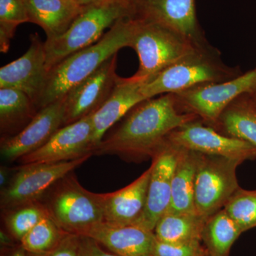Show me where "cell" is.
<instances>
[{
	"mask_svg": "<svg viewBox=\"0 0 256 256\" xmlns=\"http://www.w3.org/2000/svg\"><path fill=\"white\" fill-rule=\"evenodd\" d=\"M242 233L256 227V190L239 188L224 207Z\"/></svg>",
	"mask_w": 256,
	"mask_h": 256,
	"instance_id": "cell-29",
	"label": "cell"
},
{
	"mask_svg": "<svg viewBox=\"0 0 256 256\" xmlns=\"http://www.w3.org/2000/svg\"><path fill=\"white\" fill-rule=\"evenodd\" d=\"M210 127L256 146V104L252 95L244 94L237 98Z\"/></svg>",
	"mask_w": 256,
	"mask_h": 256,
	"instance_id": "cell-21",
	"label": "cell"
},
{
	"mask_svg": "<svg viewBox=\"0 0 256 256\" xmlns=\"http://www.w3.org/2000/svg\"><path fill=\"white\" fill-rule=\"evenodd\" d=\"M78 4L82 6H86V5L92 4V3L97 2L101 1V0H75Z\"/></svg>",
	"mask_w": 256,
	"mask_h": 256,
	"instance_id": "cell-36",
	"label": "cell"
},
{
	"mask_svg": "<svg viewBox=\"0 0 256 256\" xmlns=\"http://www.w3.org/2000/svg\"><path fill=\"white\" fill-rule=\"evenodd\" d=\"M143 84L144 82L132 76L120 77L114 92L105 104L92 114L94 150L112 126L136 106L146 100L141 92Z\"/></svg>",
	"mask_w": 256,
	"mask_h": 256,
	"instance_id": "cell-17",
	"label": "cell"
},
{
	"mask_svg": "<svg viewBox=\"0 0 256 256\" xmlns=\"http://www.w3.org/2000/svg\"><path fill=\"white\" fill-rule=\"evenodd\" d=\"M10 256H30V254L20 246V247L15 248L14 252H12Z\"/></svg>",
	"mask_w": 256,
	"mask_h": 256,
	"instance_id": "cell-35",
	"label": "cell"
},
{
	"mask_svg": "<svg viewBox=\"0 0 256 256\" xmlns=\"http://www.w3.org/2000/svg\"><path fill=\"white\" fill-rule=\"evenodd\" d=\"M84 235L95 239L118 256H151L154 232L136 225L114 226L101 222Z\"/></svg>",
	"mask_w": 256,
	"mask_h": 256,
	"instance_id": "cell-18",
	"label": "cell"
},
{
	"mask_svg": "<svg viewBox=\"0 0 256 256\" xmlns=\"http://www.w3.org/2000/svg\"><path fill=\"white\" fill-rule=\"evenodd\" d=\"M130 18L163 25L197 42H206L197 20L195 0H130Z\"/></svg>",
	"mask_w": 256,
	"mask_h": 256,
	"instance_id": "cell-15",
	"label": "cell"
},
{
	"mask_svg": "<svg viewBox=\"0 0 256 256\" xmlns=\"http://www.w3.org/2000/svg\"><path fill=\"white\" fill-rule=\"evenodd\" d=\"M92 154L60 163L22 164L1 190L2 210L41 201L50 188Z\"/></svg>",
	"mask_w": 256,
	"mask_h": 256,
	"instance_id": "cell-9",
	"label": "cell"
},
{
	"mask_svg": "<svg viewBox=\"0 0 256 256\" xmlns=\"http://www.w3.org/2000/svg\"><path fill=\"white\" fill-rule=\"evenodd\" d=\"M117 60L118 54L112 56L64 96L63 127L92 116L105 104L120 78L116 72Z\"/></svg>",
	"mask_w": 256,
	"mask_h": 256,
	"instance_id": "cell-11",
	"label": "cell"
},
{
	"mask_svg": "<svg viewBox=\"0 0 256 256\" xmlns=\"http://www.w3.org/2000/svg\"><path fill=\"white\" fill-rule=\"evenodd\" d=\"M48 215L46 206L41 201L2 210L8 233L20 242L33 227Z\"/></svg>",
	"mask_w": 256,
	"mask_h": 256,
	"instance_id": "cell-26",
	"label": "cell"
},
{
	"mask_svg": "<svg viewBox=\"0 0 256 256\" xmlns=\"http://www.w3.org/2000/svg\"><path fill=\"white\" fill-rule=\"evenodd\" d=\"M78 256H118L107 252L95 239L86 235H79Z\"/></svg>",
	"mask_w": 256,
	"mask_h": 256,
	"instance_id": "cell-32",
	"label": "cell"
},
{
	"mask_svg": "<svg viewBox=\"0 0 256 256\" xmlns=\"http://www.w3.org/2000/svg\"><path fill=\"white\" fill-rule=\"evenodd\" d=\"M240 74L238 68L226 65L220 50L207 42L143 84L141 92L148 100L164 94H178L202 84L226 82Z\"/></svg>",
	"mask_w": 256,
	"mask_h": 256,
	"instance_id": "cell-3",
	"label": "cell"
},
{
	"mask_svg": "<svg viewBox=\"0 0 256 256\" xmlns=\"http://www.w3.org/2000/svg\"><path fill=\"white\" fill-rule=\"evenodd\" d=\"M256 90V68L226 82H210L173 94L180 112L196 116L212 126L239 96Z\"/></svg>",
	"mask_w": 256,
	"mask_h": 256,
	"instance_id": "cell-7",
	"label": "cell"
},
{
	"mask_svg": "<svg viewBox=\"0 0 256 256\" xmlns=\"http://www.w3.org/2000/svg\"><path fill=\"white\" fill-rule=\"evenodd\" d=\"M242 163L238 160L198 152L194 188L197 215L206 220L224 208L240 188L236 170Z\"/></svg>",
	"mask_w": 256,
	"mask_h": 256,
	"instance_id": "cell-8",
	"label": "cell"
},
{
	"mask_svg": "<svg viewBox=\"0 0 256 256\" xmlns=\"http://www.w3.org/2000/svg\"><path fill=\"white\" fill-rule=\"evenodd\" d=\"M130 13V0H101L84 6L63 35L44 42L48 72L69 56L98 42L107 28Z\"/></svg>",
	"mask_w": 256,
	"mask_h": 256,
	"instance_id": "cell-5",
	"label": "cell"
},
{
	"mask_svg": "<svg viewBox=\"0 0 256 256\" xmlns=\"http://www.w3.org/2000/svg\"><path fill=\"white\" fill-rule=\"evenodd\" d=\"M130 18L129 47L136 50L139 58L138 70L132 76L144 84L208 42H197L159 24Z\"/></svg>",
	"mask_w": 256,
	"mask_h": 256,
	"instance_id": "cell-4",
	"label": "cell"
},
{
	"mask_svg": "<svg viewBox=\"0 0 256 256\" xmlns=\"http://www.w3.org/2000/svg\"><path fill=\"white\" fill-rule=\"evenodd\" d=\"M46 64L44 42L42 41L38 34H32L26 53L0 68V88L23 92L37 109L48 78Z\"/></svg>",
	"mask_w": 256,
	"mask_h": 256,
	"instance_id": "cell-12",
	"label": "cell"
},
{
	"mask_svg": "<svg viewBox=\"0 0 256 256\" xmlns=\"http://www.w3.org/2000/svg\"><path fill=\"white\" fill-rule=\"evenodd\" d=\"M151 256H208L202 240L166 242L156 238Z\"/></svg>",
	"mask_w": 256,
	"mask_h": 256,
	"instance_id": "cell-30",
	"label": "cell"
},
{
	"mask_svg": "<svg viewBox=\"0 0 256 256\" xmlns=\"http://www.w3.org/2000/svg\"><path fill=\"white\" fill-rule=\"evenodd\" d=\"M166 138L175 146L202 154L238 160L242 162L256 159V146L222 134L200 119L174 130Z\"/></svg>",
	"mask_w": 256,
	"mask_h": 256,
	"instance_id": "cell-10",
	"label": "cell"
},
{
	"mask_svg": "<svg viewBox=\"0 0 256 256\" xmlns=\"http://www.w3.org/2000/svg\"><path fill=\"white\" fill-rule=\"evenodd\" d=\"M206 220L196 213H166L156 223L154 234L158 240L163 242L202 240V234Z\"/></svg>",
	"mask_w": 256,
	"mask_h": 256,
	"instance_id": "cell-25",
	"label": "cell"
},
{
	"mask_svg": "<svg viewBox=\"0 0 256 256\" xmlns=\"http://www.w3.org/2000/svg\"><path fill=\"white\" fill-rule=\"evenodd\" d=\"M43 198L41 202L48 214L66 233L84 235L104 222V194L86 190L73 172L56 183Z\"/></svg>",
	"mask_w": 256,
	"mask_h": 256,
	"instance_id": "cell-6",
	"label": "cell"
},
{
	"mask_svg": "<svg viewBox=\"0 0 256 256\" xmlns=\"http://www.w3.org/2000/svg\"><path fill=\"white\" fill-rule=\"evenodd\" d=\"M10 172L9 168L4 166H1V168H0V186H1V190H3L8 185Z\"/></svg>",
	"mask_w": 256,
	"mask_h": 256,
	"instance_id": "cell-33",
	"label": "cell"
},
{
	"mask_svg": "<svg viewBox=\"0 0 256 256\" xmlns=\"http://www.w3.org/2000/svg\"><path fill=\"white\" fill-rule=\"evenodd\" d=\"M152 166L128 186L104 194V222L114 226L134 225L146 207Z\"/></svg>",
	"mask_w": 256,
	"mask_h": 256,
	"instance_id": "cell-19",
	"label": "cell"
},
{
	"mask_svg": "<svg viewBox=\"0 0 256 256\" xmlns=\"http://www.w3.org/2000/svg\"><path fill=\"white\" fill-rule=\"evenodd\" d=\"M64 114L63 98L41 109L22 130L11 137L1 138L2 158L15 161L41 148L63 127Z\"/></svg>",
	"mask_w": 256,
	"mask_h": 256,
	"instance_id": "cell-16",
	"label": "cell"
},
{
	"mask_svg": "<svg viewBox=\"0 0 256 256\" xmlns=\"http://www.w3.org/2000/svg\"><path fill=\"white\" fill-rule=\"evenodd\" d=\"M38 110L30 98L23 92L0 88L1 138L15 136L32 120Z\"/></svg>",
	"mask_w": 256,
	"mask_h": 256,
	"instance_id": "cell-23",
	"label": "cell"
},
{
	"mask_svg": "<svg viewBox=\"0 0 256 256\" xmlns=\"http://www.w3.org/2000/svg\"><path fill=\"white\" fill-rule=\"evenodd\" d=\"M30 22L38 25L52 40L63 35L82 12L75 0H24Z\"/></svg>",
	"mask_w": 256,
	"mask_h": 256,
	"instance_id": "cell-20",
	"label": "cell"
},
{
	"mask_svg": "<svg viewBox=\"0 0 256 256\" xmlns=\"http://www.w3.org/2000/svg\"><path fill=\"white\" fill-rule=\"evenodd\" d=\"M92 114L60 128L38 150L20 158L22 164L64 162L94 156Z\"/></svg>",
	"mask_w": 256,
	"mask_h": 256,
	"instance_id": "cell-14",
	"label": "cell"
},
{
	"mask_svg": "<svg viewBox=\"0 0 256 256\" xmlns=\"http://www.w3.org/2000/svg\"><path fill=\"white\" fill-rule=\"evenodd\" d=\"M79 235L66 234L60 244L50 252L34 256H78Z\"/></svg>",
	"mask_w": 256,
	"mask_h": 256,
	"instance_id": "cell-31",
	"label": "cell"
},
{
	"mask_svg": "<svg viewBox=\"0 0 256 256\" xmlns=\"http://www.w3.org/2000/svg\"><path fill=\"white\" fill-rule=\"evenodd\" d=\"M66 234L48 215L26 234L20 246L28 254L42 255L56 246Z\"/></svg>",
	"mask_w": 256,
	"mask_h": 256,
	"instance_id": "cell-27",
	"label": "cell"
},
{
	"mask_svg": "<svg viewBox=\"0 0 256 256\" xmlns=\"http://www.w3.org/2000/svg\"><path fill=\"white\" fill-rule=\"evenodd\" d=\"M0 237H1V244L2 246H10L12 244V239L11 238V235L9 233H5L4 232L1 230L0 234Z\"/></svg>",
	"mask_w": 256,
	"mask_h": 256,
	"instance_id": "cell-34",
	"label": "cell"
},
{
	"mask_svg": "<svg viewBox=\"0 0 256 256\" xmlns=\"http://www.w3.org/2000/svg\"><path fill=\"white\" fill-rule=\"evenodd\" d=\"M30 22L24 0H0V52L9 50L10 42L18 25Z\"/></svg>",
	"mask_w": 256,
	"mask_h": 256,
	"instance_id": "cell-28",
	"label": "cell"
},
{
	"mask_svg": "<svg viewBox=\"0 0 256 256\" xmlns=\"http://www.w3.org/2000/svg\"><path fill=\"white\" fill-rule=\"evenodd\" d=\"M252 95V98L254 99V102H256V90L252 94H250Z\"/></svg>",
	"mask_w": 256,
	"mask_h": 256,
	"instance_id": "cell-37",
	"label": "cell"
},
{
	"mask_svg": "<svg viewBox=\"0 0 256 256\" xmlns=\"http://www.w3.org/2000/svg\"><path fill=\"white\" fill-rule=\"evenodd\" d=\"M181 148L166 140L152 158V173L146 207L134 225L154 232L171 202L172 181Z\"/></svg>",
	"mask_w": 256,
	"mask_h": 256,
	"instance_id": "cell-13",
	"label": "cell"
},
{
	"mask_svg": "<svg viewBox=\"0 0 256 256\" xmlns=\"http://www.w3.org/2000/svg\"><path fill=\"white\" fill-rule=\"evenodd\" d=\"M198 152L181 148L173 174L171 202L166 213H196L194 188Z\"/></svg>",
	"mask_w": 256,
	"mask_h": 256,
	"instance_id": "cell-22",
	"label": "cell"
},
{
	"mask_svg": "<svg viewBox=\"0 0 256 256\" xmlns=\"http://www.w3.org/2000/svg\"><path fill=\"white\" fill-rule=\"evenodd\" d=\"M242 233V229L222 208L207 218L202 242L208 256H228L230 248Z\"/></svg>",
	"mask_w": 256,
	"mask_h": 256,
	"instance_id": "cell-24",
	"label": "cell"
},
{
	"mask_svg": "<svg viewBox=\"0 0 256 256\" xmlns=\"http://www.w3.org/2000/svg\"><path fill=\"white\" fill-rule=\"evenodd\" d=\"M120 126L94 148V156H116L128 161L152 158L174 130L198 119L178 108L173 94L143 101Z\"/></svg>",
	"mask_w": 256,
	"mask_h": 256,
	"instance_id": "cell-1",
	"label": "cell"
},
{
	"mask_svg": "<svg viewBox=\"0 0 256 256\" xmlns=\"http://www.w3.org/2000/svg\"><path fill=\"white\" fill-rule=\"evenodd\" d=\"M132 21L120 18L98 42L69 56L48 73L44 92L38 104V112L63 98L73 88L95 73L120 50L129 46Z\"/></svg>",
	"mask_w": 256,
	"mask_h": 256,
	"instance_id": "cell-2",
	"label": "cell"
}]
</instances>
